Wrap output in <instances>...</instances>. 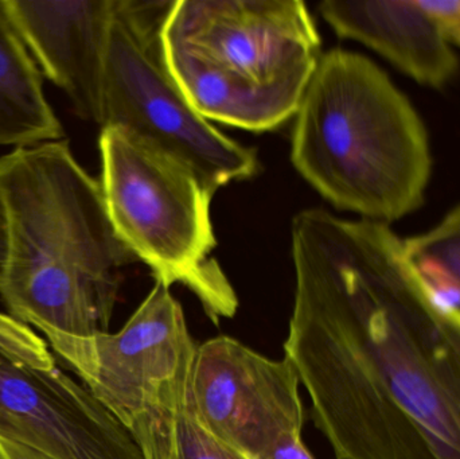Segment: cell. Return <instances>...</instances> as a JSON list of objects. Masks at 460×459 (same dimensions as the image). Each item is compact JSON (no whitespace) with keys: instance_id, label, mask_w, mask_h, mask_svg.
<instances>
[{"instance_id":"cell-1","label":"cell","mask_w":460,"mask_h":459,"mask_svg":"<svg viewBox=\"0 0 460 459\" xmlns=\"http://www.w3.org/2000/svg\"><path fill=\"white\" fill-rule=\"evenodd\" d=\"M284 357L335 459H460V312L386 224L295 216Z\"/></svg>"},{"instance_id":"cell-2","label":"cell","mask_w":460,"mask_h":459,"mask_svg":"<svg viewBox=\"0 0 460 459\" xmlns=\"http://www.w3.org/2000/svg\"><path fill=\"white\" fill-rule=\"evenodd\" d=\"M0 194L8 228L0 298L10 315L42 333H107L123 269L137 259L100 182L57 140L0 156Z\"/></svg>"},{"instance_id":"cell-3","label":"cell","mask_w":460,"mask_h":459,"mask_svg":"<svg viewBox=\"0 0 460 459\" xmlns=\"http://www.w3.org/2000/svg\"><path fill=\"white\" fill-rule=\"evenodd\" d=\"M291 161L337 209L394 223L423 205L432 172L426 126L372 59L322 54L292 131Z\"/></svg>"},{"instance_id":"cell-4","label":"cell","mask_w":460,"mask_h":459,"mask_svg":"<svg viewBox=\"0 0 460 459\" xmlns=\"http://www.w3.org/2000/svg\"><path fill=\"white\" fill-rule=\"evenodd\" d=\"M162 45L199 115L252 132L295 118L323 54L300 0H174Z\"/></svg>"},{"instance_id":"cell-5","label":"cell","mask_w":460,"mask_h":459,"mask_svg":"<svg viewBox=\"0 0 460 459\" xmlns=\"http://www.w3.org/2000/svg\"><path fill=\"white\" fill-rule=\"evenodd\" d=\"M102 190L111 221L155 280L185 286L218 325L237 312L234 288L218 261L213 190L185 162L146 137L102 127Z\"/></svg>"},{"instance_id":"cell-6","label":"cell","mask_w":460,"mask_h":459,"mask_svg":"<svg viewBox=\"0 0 460 459\" xmlns=\"http://www.w3.org/2000/svg\"><path fill=\"white\" fill-rule=\"evenodd\" d=\"M174 0H115L102 75V127H121L193 167L217 191L259 172L256 151L199 115L170 72L162 27Z\"/></svg>"},{"instance_id":"cell-7","label":"cell","mask_w":460,"mask_h":459,"mask_svg":"<svg viewBox=\"0 0 460 459\" xmlns=\"http://www.w3.org/2000/svg\"><path fill=\"white\" fill-rule=\"evenodd\" d=\"M0 437L50 459H145L129 428L57 366L31 326L0 313Z\"/></svg>"},{"instance_id":"cell-8","label":"cell","mask_w":460,"mask_h":459,"mask_svg":"<svg viewBox=\"0 0 460 459\" xmlns=\"http://www.w3.org/2000/svg\"><path fill=\"white\" fill-rule=\"evenodd\" d=\"M194 407L218 441L248 459H264L302 437L300 380L288 358L272 360L228 336L197 345L190 368Z\"/></svg>"},{"instance_id":"cell-9","label":"cell","mask_w":460,"mask_h":459,"mask_svg":"<svg viewBox=\"0 0 460 459\" xmlns=\"http://www.w3.org/2000/svg\"><path fill=\"white\" fill-rule=\"evenodd\" d=\"M43 334L62 363L126 426L197 348L182 306L161 280L118 333Z\"/></svg>"},{"instance_id":"cell-10","label":"cell","mask_w":460,"mask_h":459,"mask_svg":"<svg viewBox=\"0 0 460 459\" xmlns=\"http://www.w3.org/2000/svg\"><path fill=\"white\" fill-rule=\"evenodd\" d=\"M35 64L83 120L102 123L105 50L115 0H4Z\"/></svg>"},{"instance_id":"cell-11","label":"cell","mask_w":460,"mask_h":459,"mask_svg":"<svg viewBox=\"0 0 460 459\" xmlns=\"http://www.w3.org/2000/svg\"><path fill=\"white\" fill-rule=\"evenodd\" d=\"M319 13L338 37L357 40L429 88L459 70L453 43L421 0H324Z\"/></svg>"},{"instance_id":"cell-12","label":"cell","mask_w":460,"mask_h":459,"mask_svg":"<svg viewBox=\"0 0 460 459\" xmlns=\"http://www.w3.org/2000/svg\"><path fill=\"white\" fill-rule=\"evenodd\" d=\"M65 137L42 75L0 0V146L32 147Z\"/></svg>"},{"instance_id":"cell-13","label":"cell","mask_w":460,"mask_h":459,"mask_svg":"<svg viewBox=\"0 0 460 459\" xmlns=\"http://www.w3.org/2000/svg\"><path fill=\"white\" fill-rule=\"evenodd\" d=\"M193 356L127 428L145 459H248L218 441L199 420L190 387Z\"/></svg>"},{"instance_id":"cell-14","label":"cell","mask_w":460,"mask_h":459,"mask_svg":"<svg viewBox=\"0 0 460 459\" xmlns=\"http://www.w3.org/2000/svg\"><path fill=\"white\" fill-rule=\"evenodd\" d=\"M404 248L427 286L460 312V205L431 231L404 240Z\"/></svg>"},{"instance_id":"cell-15","label":"cell","mask_w":460,"mask_h":459,"mask_svg":"<svg viewBox=\"0 0 460 459\" xmlns=\"http://www.w3.org/2000/svg\"><path fill=\"white\" fill-rule=\"evenodd\" d=\"M421 4L439 22L450 42L460 46V0H421Z\"/></svg>"},{"instance_id":"cell-16","label":"cell","mask_w":460,"mask_h":459,"mask_svg":"<svg viewBox=\"0 0 460 459\" xmlns=\"http://www.w3.org/2000/svg\"><path fill=\"white\" fill-rule=\"evenodd\" d=\"M264 459H314V457L303 444L302 437H296V438L281 442Z\"/></svg>"},{"instance_id":"cell-17","label":"cell","mask_w":460,"mask_h":459,"mask_svg":"<svg viewBox=\"0 0 460 459\" xmlns=\"http://www.w3.org/2000/svg\"><path fill=\"white\" fill-rule=\"evenodd\" d=\"M0 459H50L30 447L0 437Z\"/></svg>"},{"instance_id":"cell-18","label":"cell","mask_w":460,"mask_h":459,"mask_svg":"<svg viewBox=\"0 0 460 459\" xmlns=\"http://www.w3.org/2000/svg\"><path fill=\"white\" fill-rule=\"evenodd\" d=\"M7 213H5L4 202H3L2 194H0V277H2L3 269H4L5 260H7Z\"/></svg>"}]
</instances>
